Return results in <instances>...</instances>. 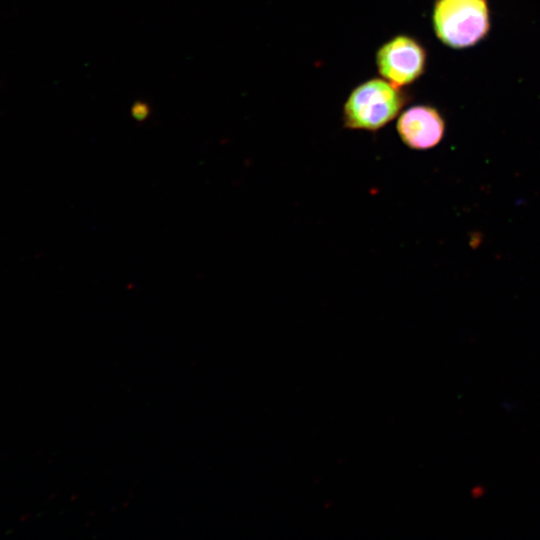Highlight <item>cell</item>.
<instances>
[{
  "label": "cell",
  "instance_id": "cell-1",
  "mask_svg": "<svg viewBox=\"0 0 540 540\" xmlns=\"http://www.w3.org/2000/svg\"><path fill=\"white\" fill-rule=\"evenodd\" d=\"M396 87L370 80L356 88L344 107V124L351 129L376 131L392 121L402 107Z\"/></svg>",
  "mask_w": 540,
  "mask_h": 540
},
{
  "label": "cell",
  "instance_id": "cell-4",
  "mask_svg": "<svg viewBox=\"0 0 540 540\" xmlns=\"http://www.w3.org/2000/svg\"><path fill=\"white\" fill-rule=\"evenodd\" d=\"M444 120L437 110L427 106H414L399 117L397 132L402 142L414 150H427L442 140Z\"/></svg>",
  "mask_w": 540,
  "mask_h": 540
},
{
  "label": "cell",
  "instance_id": "cell-2",
  "mask_svg": "<svg viewBox=\"0 0 540 540\" xmlns=\"http://www.w3.org/2000/svg\"><path fill=\"white\" fill-rule=\"evenodd\" d=\"M437 35L452 47H467L478 42L489 28L484 0H440L435 8Z\"/></svg>",
  "mask_w": 540,
  "mask_h": 540
},
{
  "label": "cell",
  "instance_id": "cell-3",
  "mask_svg": "<svg viewBox=\"0 0 540 540\" xmlns=\"http://www.w3.org/2000/svg\"><path fill=\"white\" fill-rule=\"evenodd\" d=\"M380 74L393 86L413 82L420 76L425 63V53L414 40L399 36L386 43L378 52Z\"/></svg>",
  "mask_w": 540,
  "mask_h": 540
},
{
  "label": "cell",
  "instance_id": "cell-5",
  "mask_svg": "<svg viewBox=\"0 0 540 540\" xmlns=\"http://www.w3.org/2000/svg\"><path fill=\"white\" fill-rule=\"evenodd\" d=\"M149 114L148 107L144 103H137L132 108V115L138 120H144Z\"/></svg>",
  "mask_w": 540,
  "mask_h": 540
}]
</instances>
